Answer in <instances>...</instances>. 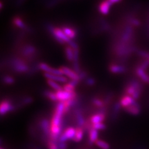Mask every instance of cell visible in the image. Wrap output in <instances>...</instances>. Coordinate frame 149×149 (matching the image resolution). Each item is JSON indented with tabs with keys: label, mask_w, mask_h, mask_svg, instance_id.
<instances>
[{
	"label": "cell",
	"mask_w": 149,
	"mask_h": 149,
	"mask_svg": "<svg viewBox=\"0 0 149 149\" xmlns=\"http://www.w3.org/2000/svg\"><path fill=\"white\" fill-rule=\"evenodd\" d=\"M143 90V86L138 80H131L125 86L124 93L125 95L133 97L136 100H138L141 96Z\"/></svg>",
	"instance_id": "6da1fadb"
},
{
	"label": "cell",
	"mask_w": 149,
	"mask_h": 149,
	"mask_svg": "<svg viewBox=\"0 0 149 149\" xmlns=\"http://www.w3.org/2000/svg\"><path fill=\"white\" fill-rule=\"evenodd\" d=\"M10 65L13 70L18 73H27L30 69L24 60L18 57L12 58L10 60Z\"/></svg>",
	"instance_id": "7a4b0ae2"
},
{
	"label": "cell",
	"mask_w": 149,
	"mask_h": 149,
	"mask_svg": "<svg viewBox=\"0 0 149 149\" xmlns=\"http://www.w3.org/2000/svg\"><path fill=\"white\" fill-rule=\"evenodd\" d=\"M52 36L54 37V39L58 42L60 44L64 45L65 44H68L71 39H70L68 37L65 35V34L62 31V28L60 27H56L54 30V32L53 34H52Z\"/></svg>",
	"instance_id": "3957f363"
},
{
	"label": "cell",
	"mask_w": 149,
	"mask_h": 149,
	"mask_svg": "<svg viewBox=\"0 0 149 149\" xmlns=\"http://www.w3.org/2000/svg\"><path fill=\"white\" fill-rule=\"evenodd\" d=\"M76 128L73 127H67L65 129L63 132L59 137L58 142H66L68 140H72L75 136Z\"/></svg>",
	"instance_id": "277c9868"
},
{
	"label": "cell",
	"mask_w": 149,
	"mask_h": 149,
	"mask_svg": "<svg viewBox=\"0 0 149 149\" xmlns=\"http://www.w3.org/2000/svg\"><path fill=\"white\" fill-rule=\"evenodd\" d=\"M56 96L58 101L59 102H65L69 100L75 99L77 97V94L76 92L69 93L63 90L56 91Z\"/></svg>",
	"instance_id": "5b68a950"
},
{
	"label": "cell",
	"mask_w": 149,
	"mask_h": 149,
	"mask_svg": "<svg viewBox=\"0 0 149 149\" xmlns=\"http://www.w3.org/2000/svg\"><path fill=\"white\" fill-rule=\"evenodd\" d=\"M39 68L40 70L43 71L44 73H50L53 74H56V75L63 76V72L60 68H54L51 67L48 64H47L44 62L39 63Z\"/></svg>",
	"instance_id": "8992f818"
},
{
	"label": "cell",
	"mask_w": 149,
	"mask_h": 149,
	"mask_svg": "<svg viewBox=\"0 0 149 149\" xmlns=\"http://www.w3.org/2000/svg\"><path fill=\"white\" fill-rule=\"evenodd\" d=\"M50 127L51 123L50 121L46 119L43 118L40 121V129L43 132L44 137L46 139H49L50 136Z\"/></svg>",
	"instance_id": "52a82bcc"
},
{
	"label": "cell",
	"mask_w": 149,
	"mask_h": 149,
	"mask_svg": "<svg viewBox=\"0 0 149 149\" xmlns=\"http://www.w3.org/2000/svg\"><path fill=\"white\" fill-rule=\"evenodd\" d=\"M15 109V106L11 104L10 101L4 100L1 101L0 105V113L1 116H4L7 113Z\"/></svg>",
	"instance_id": "ba28073f"
},
{
	"label": "cell",
	"mask_w": 149,
	"mask_h": 149,
	"mask_svg": "<svg viewBox=\"0 0 149 149\" xmlns=\"http://www.w3.org/2000/svg\"><path fill=\"white\" fill-rule=\"evenodd\" d=\"M63 74H65L66 77L70 79V80H79L81 81L80 77H79L78 74L74 72L73 70L70 68L67 67L62 66L60 68Z\"/></svg>",
	"instance_id": "9c48e42d"
},
{
	"label": "cell",
	"mask_w": 149,
	"mask_h": 149,
	"mask_svg": "<svg viewBox=\"0 0 149 149\" xmlns=\"http://www.w3.org/2000/svg\"><path fill=\"white\" fill-rule=\"evenodd\" d=\"M119 102L121 106H122L124 109L131 105H136L139 104L137 101L135 99H134L133 97L125 95H124L122 97H121Z\"/></svg>",
	"instance_id": "30bf717a"
},
{
	"label": "cell",
	"mask_w": 149,
	"mask_h": 149,
	"mask_svg": "<svg viewBox=\"0 0 149 149\" xmlns=\"http://www.w3.org/2000/svg\"><path fill=\"white\" fill-rule=\"evenodd\" d=\"M13 24L17 27L19 28L22 30H24L28 32H31L32 29L31 28L26 24V23L22 21V19L19 16H15L13 19Z\"/></svg>",
	"instance_id": "8fae6325"
},
{
	"label": "cell",
	"mask_w": 149,
	"mask_h": 149,
	"mask_svg": "<svg viewBox=\"0 0 149 149\" xmlns=\"http://www.w3.org/2000/svg\"><path fill=\"white\" fill-rule=\"evenodd\" d=\"M112 5H113V4L109 0H103L100 4L98 6V10L102 15H107L109 14L110 8Z\"/></svg>",
	"instance_id": "7c38bea8"
},
{
	"label": "cell",
	"mask_w": 149,
	"mask_h": 149,
	"mask_svg": "<svg viewBox=\"0 0 149 149\" xmlns=\"http://www.w3.org/2000/svg\"><path fill=\"white\" fill-rule=\"evenodd\" d=\"M44 77L47 78V80H51L55 81L56 82H60V83L68 82V78L64 76L56 75V74L44 73Z\"/></svg>",
	"instance_id": "4fadbf2b"
},
{
	"label": "cell",
	"mask_w": 149,
	"mask_h": 149,
	"mask_svg": "<svg viewBox=\"0 0 149 149\" xmlns=\"http://www.w3.org/2000/svg\"><path fill=\"white\" fill-rule=\"evenodd\" d=\"M37 51L36 47L33 45H26L22 48L21 53L23 56L27 57H30L34 55Z\"/></svg>",
	"instance_id": "5bb4252c"
},
{
	"label": "cell",
	"mask_w": 149,
	"mask_h": 149,
	"mask_svg": "<svg viewBox=\"0 0 149 149\" xmlns=\"http://www.w3.org/2000/svg\"><path fill=\"white\" fill-rule=\"evenodd\" d=\"M109 72L112 73H124L127 72V68L124 65H117V64H111L109 67Z\"/></svg>",
	"instance_id": "9a60e30c"
},
{
	"label": "cell",
	"mask_w": 149,
	"mask_h": 149,
	"mask_svg": "<svg viewBox=\"0 0 149 149\" xmlns=\"http://www.w3.org/2000/svg\"><path fill=\"white\" fill-rule=\"evenodd\" d=\"M136 73L137 77L141 79V80L146 83H147L149 85V75L148 73L144 70L142 68L137 67L136 69Z\"/></svg>",
	"instance_id": "2e32d148"
},
{
	"label": "cell",
	"mask_w": 149,
	"mask_h": 149,
	"mask_svg": "<svg viewBox=\"0 0 149 149\" xmlns=\"http://www.w3.org/2000/svg\"><path fill=\"white\" fill-rule=\"evenodd\" d=\"M105 119H106L105 114L96 113L91 116L90 121L92 124H95L97 123H102L105 120Z\"/></svg>",
	"instance_id": "e0dca14e"
},
{
	"label": "cell",
	"mask_w": 149,
	"mask_h": 149,
	"mask_svg": "<svg viewBox=\"0 0 149 149\" xmlns=\"http://www.w3.org/2000/svg\"><path fill=\"white\" fill-rule=\"evenodd\" d=\"M62 29L63 31L68 38L71 40H73L77 36V32L72 27H67V26H63L62 27Z\"/></svg>",
	"instance_id": "ac0fdd59"
},
{
	"label": "cell",
	"mask_w": 149,
	"mask_h": 149,
	"mask_svg": "<svg viewBox=\"0 0 149 149\" xmlns=\"http://www.w3.org/2000/svg\"><path fill=\"white\" fill-rule=\"evenodd\" d=\"M141 106L139 104L136 105H131L124 108V110L127 112V113L132 115H138L141 113Z\"/></svg>",
	"instance_id": "d6986e66"
},
{
	"label": "cell",
	"mask_w": 149,
	"mask_h": 149,
	"mask_svg": "<svg viewBox=\"0 0 149 149\" xmlns=\"http://www.w3.org/2000/svg\"><path fill=\"white\" fill-rule=\"evenodd\" d=\"M88 134H89V142H88V144H90V146H92L93 143L96 142L98 138V132L97 130L93 129H91V130L88 132Z\"/></svg>",
	"instance_id": "ffe728a7"
},
{
	"label": "cell",
	"mask_w": 149,
	"mask_h": 149,
	"mask_svg": "<svg viewBox=\"0 0 149 149\" xmlns=\"http://www.w3.org/2000/svg\"><path fill=\"white\" fill-rule=\"evenodd\" d=\"M84 132H85V130H84L83 127H77L75 136H74V137L73 139V141L76 142H78L81 141L83 137Z\"/></svg>",
	"instance_id": "44dd1931"
},
{
	"label": "cell",
	"mask_w": 149,
	"mask_h": 149,
	"mask_svg": "<svg viewBox=\"0 0 149 149\" xmlns=\"http://www.w3.org/2000/svg\"><path fill=\"white\" fill-rule=\"evenodd\" d=\"M65 53L67 59L69 62H73V49L67 45L65 48Z\"/></svg>",
	"instance_id": "7402d4cb"
},
{
	"label": "cell",
	"mask_w": 149,
	"mask_h": 149,
	"mask_svg": "<svg viewBox=\"0 0 149 149\" xmlns=\"http://www.w3.org/2000/svg\"><path fill=\"white\" fill-rule=\"evenodd\" d=\"M121 107L122 106H121L120 104V102H116L114 104L113 110H112V117H113V119H116L118 117Z\"/></svg>",
	"instance_id": "603a6c76"
},
{
	"label": "cell",
	"mask_w": 149,
	"mask_h": 149,
	"mask_svg": "<svg viewBox=\"0 0 149 149\" xmlns=\"http://www.w3.org/2000/svg\"><path fill=\"white\" fill-rule=\"evenodd\" d=\"M43 95L46 97H47L48 99L52 101H58L57 96H56V93L50 90H45L43 93Z\"/></svg>",
	"instance_id": "cb8c5ba5"
},
{
	"label": "cell",
	"mask_w": 149,
	"mask_h": 149,
	"mask_svg": "<svg viewBox=\"0 0 149 149\" xmlns=\"http://www.w3.org/2000/svg\"><path fill=\"white\" fill-rule=\"evenodd\" d=\"M47 83L48 85L52 88L54 90L56 91H60L63 90V87L60 86L59 84L55 81L51 80H47Z\"/></svg>",
	"instance_id": "d4e9b609"
},
{
	"label": "cell",
	"mask_w": 149,
	"mask_h": 149,
	"mask_svg": "<svg viewBox=\"0 0 149 149\" xmlns=\"http://www.w3.org/2000/svg\"><path fill=\"white\" fill-rule=\"evenodd\" d=\"M91 102L93 104H94L95 106H96L97 108H103L105 106L104 102L103 100H102L98 97H94L91 100Z\"/></svg>",
	"instance_id": "484cf974"
},
{
	"label": "cell",
	"mask_w": 149,
	"mask_h": 149,
	"mask_svg": "<svg viewBox=\"0 0 149 149\" xmlns=\"http://www.w3.org/2000/svg\"><path fill=\"white\" fill-rule=\"evenodd\" d=\"M95 143L97 147H99L100 148H101L102 149H109V148H110L109 143H107L105 141H102V140L98 139L95 142Z\"/></svg>",
	"instance_id": "4316f807"
},
{
	"label": "cell",
	"mask_w": 149,
	"mask_h": 149,
	"mask_svg": "<svg viewBox=\"0 0 149 149\" xmlns=\"http://www.w3.org/2000/svg\"><path fill=\"white\" fill-rule=\"evenodd\" d=\"M3 81L6 85H12V84L15 83V78L11 76L6 75L3 78Z\"/></svg>",
	"instance_id": "83f0119b"
},
{
	"label": "cell",
	"mask_w": 149,
	"mask_h": 149,
	"mask_svg": "<svg viewBox=\"0 0 149 149\" xmlns=\"http://www.w3.org/2000/svg\"><path fill=\"white\" fill-rule=\"evenodd\" d=\"M62 87H63V90L65 91H67L69 93L75 92V87L70 85L68 82L66 84H65Z\"/></svg>",
	"instance_id": "f1b7e54d"
},
{
	"label": "cell",
	"mask_w": 149,
	"mask_h": 149,
	"mask_svg": "<svg viewBox=\"0 0 149 149\" xmlns=\"http://www.w3.org/2000/svg\"><path fill=\"white\" fill-rule=\"evenodd\" d=\"M33 101H34L33 97H30V96H27L22 100L21 105L25 106V105H27V104H30Z\"/></svg>",
	"instance_id": "f546056e"
},
{
	"label": "cell",
	"mask_w": 149,
	"mask_h": 149,
	"mask_svg": "<svg viewBox=\"0 0 149 149\" xmlns=\"http://www.w3.org/2000/svg\"><path fill=\"white\" fill-rule=\"evenodd\" d=\"M92 127L97 130H100L106 129V126L104 124L102 123H97V124H92Z\"/></svg>",
	"instance_id": "4dcf8cb0"
},
{
	"label": "cell",
	"mask_w": 149,
	"mask_h": 149,
	"mask_svg": "<svg viewBox=\"0 0 149 149\" xmlns=\"http://www.w3.org/2000/svg\"><path fill=\"white\" fill-rule=\"evenodd\" d=\"M85 83L86 85L92 86H94L96 84V80L94 78L88 77L85 80Z\"/></svg>",
	"instance_id": "1f68e13d"
},
{
	"label": "cell",
	"mask_w": 149,
	"mask_h": 149,
	"mask_svg": "<svg viewBox=\"0 0 149 149\" xmlns=\"http://www.w3.org/2000/svg\"><path fill=\"white\" fill-rule=\"evenodd\" d=\"M129 24H131L132 26L137 27L141 25V22H140V21L137 19L134 18V17L129 18Z\"/></svg>",
	"instance_id": "d6a6232c"
},
{
	"label": "cell",
	"mask_w": 149,
	"mask_h": 149,
	"mask_svg": "<svg viewBox=\"0 0 149 149\" xmlns=\"http://www.w3.org/2000/svg\"><path fill=\"white\" fill-rule=\"evenodd\" d=\"M47 145V147L49 149H59L57 145V142H53L50 141V140L48 141Z\"/></svg>",
	"instance_id": "836d02e7"
},
{
	"label": "cell",
	"mask_w": 149,
	"mask_h": 149,
	"mask_svg": "<svg viewBox=\"0 0 149 149\" xmlns=\"http://www.w3.org/2000/svg\"><path fill=\"white\" fill-rule=\"evenodd\" d=\"M140 68H142L143 70H146L149 67V61L148 60H146V59H144L143 61L140 63L139 66Z\"/></svg>",
	"instance_id": "e575fe53"
},
{
	"label": "cell",
	"mask_w": 149,
	"mask_h": 149,
	"mask_svg": "<svg viewBox=\"0 0 149 149\" xmlns=\"http://www.w3.org/2000/svg\"><path fill=\"white\" fill-rule=\"evenodd\" d=\"M79 55H80V50H73V60L72 62H79Z\"/></svg>",
	"instance_id": "d590c367"
},
{
	"label": "cell",
	"mask_w": 149,
	"mask_h": 149,
	"mask_svg": "<svg viewBox=\"0 0 149 149\" xmlns=\"http://www.w3.org/2000/svg\"><path fill=\"white\" fill-rule=\"evenodd\" d=\"M73 70L78 74H79L82 71L79 62H73Z\"/></svg>",
	"instance_id": "8d00e7d4"
},
{
	"label": "cell",
	"mask_w": 149,
	"mask_h": 149,
	"mask_svg": "<svg viewBox=\"0 0 149 149\" xmlns=\"http://www.w3.org/2000/svg\"><path fill=\"white\" fill-rule=\"evenodd\" d=\"M138 54L144 59H146L148 60H149V52H146V51L143 50H139Z\"/></svg>",
	"instance_id": "74e56055"
},
{
	"label": "cell",
	"mask_w": 149,
	"mask_h": 149,
	"mask_svg": "<svg viewBox=\"0 0 149 149\" xmlns=\"http://www.w3.org/2000/svg\"><path fill=\"white\" fill-rule=\"evenodd\" d=\"M59 1L60 0H50V1H48V3H47L46 6L48 8H51L55 6L57 4H58Z\"/></svg>",
	"instance_id": "f35d334b"
},
{
	"label": "cell",
	"mask_w": 149,
	"mask_h": 149,
	"mask_svg": "<svg viewBox=\"0 0 149 149\" xmlns=\"http://www.w3.org/2000/svg\"><path fill=\"white\" fill-rule=\"evenodd\" d=\"M46 29L49 31V33L52 35L54 33V30L55 29V27L54 25H52V24H50V23H48V24H46Z\"/></svg>",
	"instance_id": "ab89813d"
},
{
	"label": "cell",
	"mask_w": 149,
	"mask_h": 149,
	"mask_svg": "<svg viewBox=\"0 0 149 149\" xmlns=\"http://www.w3.org/2000/svg\"><path fill=\"white\" fill-rule=\"evenodd\" d=\"M68 44V46L72 48L73 50L79 49V46H78V44L76 42H74L73 40H70V41L69 42Z\"/></svg>",
	"instance_id": "60d3db41"
},
{
	"label": "cell",
	"mask_w": 149,
	"mask_h": 149,
	"mask_svg": "<svg viewBox=\"0 0 149 149\" xmlns=\"http://www.w3.org/2000/svg\"><path fill=\"white\" fill-rule=\"evenodd\" d=\"M79 77H80V80H86V79L88 78V73L82 70L80 73L78 74Z\"/></svg>",
	"instance_id": "b9f144b4"
},
{
	"label": "cell",
	"mask_w": 149,
	"mask_h": 149,
	"mask_svg": "<svg viewBox=\"0 0 149 149\" xmlns=\"http://www.w3.org/2000/svg\"><path fill=\"white\" fill-rule=\"evenodd\" d=\"M57 145L59 149H67V147H68V145L66 142H58Z\"/></svg>",
	"instance_id": "7bdbcfd3"
},
{
	"label": "cell",
	"mask_w": 149,
	"mask_h": 149,
	"mask_svg": "<svg viewBox=\"0 0 149 149\" xmlns=\"http://www.w3.org/2000/svg\"><path fill=\"white\" fill-rule=\"evenodd\" d=\"M80 81H79V80H70L68 81V83L70 84V85H72V86L76 87L78 85L79 83H80Z\"/></svg>",
	"instance_id": "ee69618b"
},
{
	"label": "cell",
	"mask_w": 149,
	"mask_h": 149,
	"mask_svg": "<svg viewBox=\"0 0 149 149\" xmlns=\"http://www.w3.org/2000/svg\"><path fill=\"white\" fill-rule=\"evenodd\" d=\"M26 0H16V6H20L22 4L24 3Z\"/></svg>",
	"instance_id": "f6af8a7d"
},
{
	"label": "cell",
	"mask_w": 149,
	"mask_h": 149,
	"mask_svg": "<svg viewBox=\"0 0 149 149\" xmlns=\"http://www.w3.org/2000/svg\"><path fill=\"white\" fill-rule=\"evenodd\" d=\"M109 1L112 4H114V3H119V2H120V1H122L123 0H109Z\"/></svg>",
	"instance_id": "bcb514c9"
},
{
	"label": "cell",
	"mask_w": 149,
	"mask_h": 149,
	"mask_svg": "<svg viewBox=\"0 0 149 149\" xmlns=\"http://www.w3.org/2000/svg\"><path fill=\"white\" fill-rule=\"evenodd\" d=\"M0 149H3V148H0Z\"/></svg>",
	"instance_id": "7dc6e473"
},
{
	"label": "cell",
	"mask_w": 149,
	"mask_h": 149,
	"mask_svg": "<svg viewBox=\"0 0 149 149\" xmlns=\"http://www.w3.org/2000/svg\"><path fill=\"white\" fill-rule=\"evenodd\" d=\"M148 61H149V60H148Z\"/></svg>",
	"instance_id": "c3c4849f"
}]
</instances>
